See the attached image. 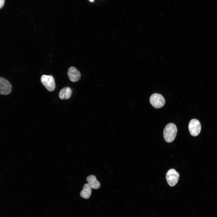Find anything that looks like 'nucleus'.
<instances>
[{
	"instance_id": "nucleus-1",
	"label": "nucleus",
	"mask_w": 217,
	"mask_h": 217,
	"mask_svg": "<svg viewBox=\"0 0 217 217\" xmlns=\"http://www.w3.org/2000/svg\"><path fill=\"white\" fill-rule=\"evenodd\" d=\"M177 132L175 125L173 123H169L165 127L163 131V136L165 141L171 143L175 139Z\"/></svg>"
},
{
	"instance_id": "nucleus-2",
	"label": "nucleus",
	"mask_w": 217,
	"mask_h": 217,
	"mask_svg": "<svg viewBox=\"0 0 217 217\" xmlns=\"http://www.w3.org/2000/svg\"><path fill=\"white\" fill-rule=\"evenodd\" d=\"M149 102L152 105L156 108H162L165 103V99L162 96L157 93H155L151 95Z\"/></svg>"
},
{
	"instance_id": "nucleus-3",
	"label": "nucleus",
	"mask_w": 217,
	"mask_h": 217,
	"mask_svg": "<svg viewBox=\"0 0 217 217\" xmlns=\"http://www.w3.org/2000/svg\"><path fill=\"white\" fill-rule=\"evenodd\" d=\"M41 81L43 85L48 91H52L55 89V82L52 76L43 75L41 77Z\"/></svg>"
},
{
	"instance_id": "nucleus-4",
	"label": "nucleus",
	"mask_w": 217,
	"mask_h": 217,
	"mask_svg": "<svg viewBox=\"0 0 217 217\" xmlns=\"http://www.w3.org/2000/svg\"><path fill=\"white\" fill-rule=\"evenodd\" d=\"M179 174L173 169L169 170L166 175V179L168 184L171 187L175 185L178 182Z\"/></svg>"
},
{
	"instance_id": "nucleus-5",
	"label": "nucleus",
	"mask_w": 217,
	"mask_h": 217,
	"mask_svg": "<svg viewBox=\"0 0 217 217\" xmlns=\"http://www.w3.org/2000/svg\"><path fill=\"white\" fill-rule=\"evenodd\" d=\"M188 128L191 135L193 136H196L199 134L200 132L201 124L198 120L193 119L190 121Z\"/></svg>"
},
{
	"instance_id": "nucleus-6",
	"label": "nucleus",
	"mask_w": 217,
	"mask_h": 217,
	"mask_svg": "<svg viewBox=\"0 0 217 217\" xmlns=\"http://www.w3.org/2000/svg\"><path fill=\"white\" fill-rule=\"evenodd\" d=\"M12 89V86L10 82L6 79L0 77V94L7 95L9 94Z\"/></svg>"
},
{
	"instance_id": "nucleus-7",
	"label": "nucleus",
	"mask_w": 217,
	"mask_h": 217,
	"mask_svg": "<svg viewBox=\"0 0 217 217\" xmlns=\"http://www.w3.org/2000/svg\"><path fill=\"white\" fill-rule=\"evenodd\" d=\"M68 75L70 80L73 82L78 81L81 77L80 72L74 67H71L69 68Z\"/></svg>"
},
{
	"instance_id": "nucleus-8",
	"label": "nucleus",
	"mask_w": 217,
	"mask_h": 217,
	"mask_svg": "<svg viewBox=\"0 0 217 217\" xmlns=\"http://www.w3.org/2000/svg\"><path fill=\"white\" fill-rule=\"evenodd\" d=\"M86 180L91 188L97 189L100 186V183L97 180L96 177L93 175H90L87 177Z\"/></svg>"
},
{
	"instance_id": "nucleus-9",
	"label": "nucleus",
	"mask_w": 217,
	"mask_h": 217,
	"mask_svg": "<svg viewBox=\"0 0 217 217\" xmlns=\"http://www.w3.org/2000/svg\"><path fill=\"white\" fill-rule=\"evenodd\" d=\"M72 90L70 87H66L62 89L60 91L59 96L61 99H68L70 98Z\"/></svg>"
},
{
	"instance_id": "nucleus-10",
	"label": "nucleus",
	"mask_w": 217,
	"mask_h": 217,
	"mask_svg": "<svg viewBox=\"0 0 217 217\" xmlns=\"http://www.w3.org/2000/svg\"><path fill=\"white\" fill-rule=\"evenodd\" d=\"M92 192L91 188L87 183L84 185L83 190L80 193V195L82 197L85 199L89 198Z\"/></svg>"
},
{
	"instance_id": "nucleus-11",
	"label": "nucleus",
	"mask_w": 217,
	"mask_h": 217,
	"mask_svg": "<svg viewBox=\"0 0 217 217\" xmlns=\"http://www.w3.org/2000/svg\"><path fill=\"white\" fill-rule=\"evenodd\" d=\"M5 2V0H0V9L3 6Z\"/></svg>"
},
{
	"instance_id": "nucleus-12",
	"label": "nucleus",
	"mask_w": 217,
	"mask_h": 217,
	"mask_svg": "<svg viewBox=\"0 0 217 217\" xmlns=\"http://www.w3.org/2000/svg\"><path fill=\"white\" fill-rule=\"evenodd\" d=\"M90 2H92L94 0H89Z\"/></svg>"
}]
</instances>
